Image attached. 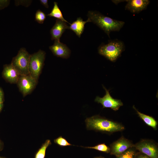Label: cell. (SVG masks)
<instances>
[{
  "mask_svg": "<svg viewBox=\"0 0 158 158\" xmlns=\"http://www.w3.org/2000/svg\"><path fill=\"white\" fill-rule=\"evenodd\" d=\"M85 121L87 130L109 134L122 131L125 128L121 123L99 115L87 118Z\"/></svg>",
  "mask_w": 158,
  "mask_h": 158,
  "instance_id": "6da1fadb",
  "label": "cell"
},
{
  "mask_svg": "<svg viewBox=\"0 0 158 158\" xmlns=\"http://www.w3.org/2000/svg\"><path fill=\"white\" fill-rule=\"evenodd\" d=\"M87 16L90 22L96 24L109 37L111 32L119 31L125 24L124 22L113 19L97 11H89Z\"/></svg>",
  "mask_w": 158,
  "mask_h": 158,
  "instance_id": "7a4b0ae2",
  "label": "cell"
},
{
  "mask_svg": "<svg viewBox=\"0 0 158 158\" xmlns=\"http://www.w3.org/2000/svg\"><path fill=\"white\" fill-rule=\"evenodd\" d=\"M123 42L117 39L110 40L106 44H102L98 48L99 53L112 62L115 61L124 50Z\"/></svg>",
  "mask_w": 158,
  "mask_h": 158,
  "instance_id": "3957f363",
  "label": "cell"
},
{
  "mask_svg": "<svg viewBox=\"0 0 158 158\" xmlns=\"http://www.w3.org/2000/svg\"><path fill=\"white\" fill-rule=\"evenodd\" d=\"M45 52L40 50L30 55L29 65V74L38 81L44 64Z\"/></svg>",
  "mask_w": 158,
  "mask_h": 158,
  "instance_id": "277c9868",
  "label": "cell"
},
{
  "mask_svg": "<svg viewBox=\"0 0 158 158\" xmlns=\"http://www.w3.org/2000/svg\"><path fill=\"white\" fill-rule=\"evenodd\" d=\"M30 54L25 48H22L18 54L13 58L11 64L20 75L29 74V65Z\"/></svg>",
  "mask_w": 158,
  "mask_h": 158,
  "instance_id": "5b68a950",
  "label": "cell"
},
{
  "mask_svg": "<svg viewBox=\"0 0 158 158\" xmlns=\"http://www.w3.org/2000/svg\"><path fill=\"white\" fill-rule=\"evenodd\" d=\"M134 147L151 158H158L157 145L152 140L142 139L134 144Z\"/></svg>",
  "mask_w": 158,
  "mask_h": 158,
  "instance_id": "8992f818",
  "label": "cell"
},
{
  "mask_svg": "<svg viewBox=\"0 0 158 158\" xmlns=\"http://www.w3.org/2000/svg\"><path fill=\"white\" fill-rule=\"evenodd\" d=\"M38 81L29 74L20 75L17 83L19 91L25 97L30 94L35 89Z\"/></svg>",
  "mask_w": 158,
  "mask_h": 158,
  "instance_id": "52a82bcc",
  "label": "cell"
},
{
  "mask_svg": "<svg viewBox=\"0 0 158 158\" xmlns=\"http://www.w3.org/2000/svg\"><path fill=\"white\" fill-rule=\"evenodd\" d=\"M134 144L129 140L121 136L110 145V154L117 157L128 149L134 147Z\"/></svg>",
  "mask_w": 158,
  "mask_h": 158,
  "instance_id": "ba28073f",
  "label": "cell"
},
{
  "mask_svg": "<svg viewBox=\"0 0 158 158\" xmlns=\"http://www.w3.org/2000/svg\"><path fill=\"white\" fill-rule=\"evenodd\" d=\"M103 87L106 92V94L102 97L99 96L96 97L95 101L100 103L103 108H110L114 111L118 110L120 107L123 105V104L120 99L113 98L110 95L109 91L103 86Z\"/></svg>",
  "mask_w": 158,
  "mask_h": 158,
  "instance_id": "9c48e42d",
  "label": "cell"
},
{
  "mask_svg": "<svg viewBox=\"0 0 158 158\" xmlns=\"http://www.w3.org/2000/svg\"><path fill=\"white\" fill-rule=\"evenodd\" d=\"M2 75L6 81L11 84H16L20 75L11 63L4 66Z\"/></svg>",
  "mask_w": 158,
  "mask_h": 158,
  "instance_id": "30bf717a",
  "label": "cell"
},
{
  "mask_svg": "<svg viewBox=\"0 0 158 158\" xmlns=\"http://www.w3.org/2000/svg\"><path fill=\"white\" fill-rule=\"evenodd\" d=\"M127 3L125 6L126 10L132 13H138L145 9L150 3L148 0H126Z\"/></svg>",
  "mask_w": 158,
  "mask_h": 158,
  "instance_id": "8fae6325",
  "label": "cell"
},
{
  "mask_svg": "<svg viewBox=\"0 0 158 158\" xmlns=\"http://www.w3.org/2000/svg\"><path fill=\"white\" fill-rule=\"evenodd\" d=\"M53 54L58 57L67 58L70 55V51L66 45L60 41L55 40L54 44L49 47Z\"/></svg>",
  "mask_w": 158,
  "mask_h": 158,
  "instance_id": "7c38bea8",
  "label": "cell"
},
{
  "mask_svg": "<svg viewBox=\"0 0 158 158\" xmlns=\"http://www.w3.org/2000/svg\"><path fill=\"white\" fill-rule=\"evenodd\" d=\"M69 27L66 22L57 19L50 31L51 40L60 41L62 34L66 29H69Z\"/></svg>",
  "mask_w": 158,
  "mask_h": 158,
  "instance_id": "4fadbf2b",
  "label": "cell"
},
{
  "mask_svg": "<svg viewBox=\"0 0 158 158\" xmlns=\"http://www.w3.org/2000/svg\"><path fill=\"white\" fill-rule=\"evenodd\" d=\"M90 22L88 19L86 21H84L80 17L78 18L69 27V29L73 31L79 37H80L83 32L85 23Z\"/></svg>",
  "mask_w": 158,
  "mask_h": 158,
  "instance_id": "5bb4252c",
  "label": "cell"
},
{
  "mask_svg": "<svg viewBox=\"0 0 158 158\" xmlns=\"http://www.w3.org/2000/svg\"><path fill=\"white\" fill-rule=\"evenodd\" d=\"M133 108L136 111L139 117L144 121L145 124L152 127L154 130H157V123L153 117L140 112L134 106H133Z\"/></svg>",
  "mask_w": 158,
  "mask_h": 158,
  "instance_id": "9a60e30c",
  "label": "cell"
},
{
  "mask_svg": "<svg viewBox=\"0 0 158 158\" xmlns=\"http://www.w3.org/2000/svg\"><path fill=\"white\" fill-rule=\"evenodd\" d=\"M47 16L56 18L58 19L61 20L71 24L64 19L62 12L58 6L57 3L56 2H54V7L51 12L48 14Z\"/></svg>",
  "mask_w": 158,
  "mask_h": 158,
  "instance_id": "2e32d148",
  "label": "cell"
},
{
  "mask_svg": "<svg viewBox=\"0 0 158 158\" xmlns=\"http://www.w3.org/2000/svg\"><path fill=\"white\" fill-rule=\"evenodd\" d=\"M51 144V143L50 140H47L37 152L35 158H44L46 150Z\"/></svg>",
  "mask_w": 158,
  "mask_h": 158,
  "instance_id": "e0dca14e",
  "label": "cell"
},
{
  "mask_svg": "<svg viewBox=\"0 0 158 158\" xmlns=\"http://www.w3.org/2000/svg\"><path fill=\"white\" fill-rule=\"evenodd\" d=\"M85 148L94 149L102 152L109 153L110 152L109 147L106 145L105 143H101L98 144L92 147H82Z\"/></svg>",
  "mask_w": 158,
  "mask_h": 158,
  "instance_id": "ac0fdd59",
  "label": "cell"
},
{
  "mask_svg": "<svg viewBox=\"0 0 158 158\" xmlns=\"http://www.w3.org/2000/svg\"><path fill=\"white\" fill-rule=\"evenodd\" d=\"M137 153L134 147L130 148L116 158H135Z\"/></svg>",
  "mask_w": 158,
  "mask_h": 158,
  "instance_id": "d6986e66",
  "label": "cell"
},
{
  "mask_svg": "<svg viewBox=\"0 0 158 158\" xmlns=\"http://www.w3.org/2000/svg\"><path fill=\"white\" fill-rule=\"evenodd\" d=\"M54 142L61 147L73 145L62 136H60L54 140Z\"/></svg>",
  "mask_w": 158,
  "mask_h": 158,
  "instance_id": "ffe728a7",
  "label": "cell"
},
{
  "mask_svg": "<svg viewBox=\"0 0 158 158\" xmlns=\"http://www.w3.org/2000/svg\"><path fill=\"white\" fill-rule=\"evenodd\" d=\"M35 18L36 21L39 23L42 24L46 18V16L43 11L38 10L35 13Z\"/></svg>",
  "mask_w": 158,
  "mask_h": 158,
  "instance_id": "44dd1931",
  "label": "cell"
},
{
  "mask_svg": "<svg viewBox=\"0 0 158 158\" xmlns=\"http://www.w3.org/2000/svg\"><path fill=\"white\" fill-rule=\"evenodd\" d=\"M135 158H151L147 155L141 152L137 153Z\"/></svg>",
  "mask_w": 158,
  "mask_h": 158,
  "instance_id": "7402d4cb",
  "label": "cell"
},
{
  "mask_svg": "<svg viewBox=\"0 0 158 158\" xmlns=\"http://www.w3.org/2000/svg\"><path fill=\"white\" fill-rule=\"evenodd\" d=\"M4 101V93L2 89L0 87V103H3Z\"/></svg>",
  "mask_w": 158,
  "mask_h": 158,
  "instance_id": "603a6c76",
  "label": "cell"
},
{
  "mask_svg": "<svg viewBox=\"0 0 158 158\" xmlns=\"http://www.w3.org/2000/svg\"><path fill=\"white\" fill-rule=\"evenodd\" d=\"M40 1L41 3L46 8H49V5L48 3V0H40Z\"/></svg>",
  "mask_w": 158,
  "mask_h": 158,
  "instance_id": "cb8c5ba5",
  "label": "cell"
},
{
  "mask_svg": "<svg viewBox=\"0 0 158 158\" xmlns=\"http://www.w3.org/2000/svg\"><path fill=\"white\" fill-rule=\"evenodd\" d=\"M3 106V103H0V112L1 111Z\"/></svg>",
  "mask_w": 158,
  "mask_h": 158,
  "instance_id": "d4e9b609",
  "label": "cell"
},
{
  "mask_svg": "<svg viewBox=\"0 0 158 158\" xmlns=\"http://www.w3.org/2000/svg\"><path fill=\"white\" fill-rule=\"evenodd\" d=\"M94 158H104L101 156H99V157H94Z\"/></svg>",
  "mask_w": 158,
  "mask_h": 158,
  "instance_id": "484cf974",
  "label": "cell"
},
{
  "mask_svg": "<svg viewBox=\"0 0 158 158\" xmlns=\"http://www.w3.org/2000/svg\"><path fill=\"white\" fill-rule=\"evenodd\" d=\"M1 142L0 141V150L1 149Z\"/></svg>",
  "mask_w": 158,
  "mask_h": 158,
  "instance_id": "4316f807",
  "label": "cell"
},
{
  "mask_svg": "<svg viewBox=\"0 0 158 158\" xmlns=\"http://www.w3.org/2000/svg\"><path fill=\"white\" fill-rule=\"evenodd\" d=\"M0 158H2V157H0Z\"/></svg>",
  "mask_w": 158,
  "mask_h": 158,
  "instance_id": "83f0119b",
  "label": "cell"
}]
</instances>
